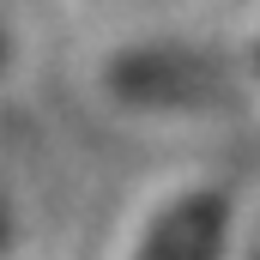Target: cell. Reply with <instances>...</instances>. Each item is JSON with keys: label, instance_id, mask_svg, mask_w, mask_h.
<instances>
[{"label": "cell", "instance_id": "cell-1", "mask_svg": "<svg viewBox=\"0 0 260 260\" xmlns=\"http://www.w3.org/2000/svg\"><path fill=\"white\" fill-rule=\"evenodd\" d=\"M212 242H218V206L212 200H182L157 218L139 260H212Z\"/></svg>", "mask_w": 260, "mask_h": 260}]
</instances>
